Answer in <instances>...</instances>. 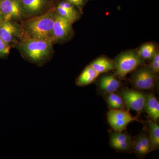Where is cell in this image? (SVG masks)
Returning <instances> with one entry per match:
<instances>
[{
    "label": "cell",
    "mask_w": 159,
    "mask_h": 159,
    "mask_svg": "<svg viewBox=\"0 0 159 159\" xmlns=\"http://www.w3.org/2000/svg\"><path fill=\"white\" fill-rule=\"evenodd\" d=\"M120 85V81L113 75H105L101 77L98 84L99 89L105 94L115 93Z\"/></svg>",
    "instance_id": "13"
},
{
    "label": "cell",
    "mask_w": 159,
    "mask_h": 159,
    "mask_svg": "<svg viewBox=\"0 0 159 159\" xmlns=\"http://www.w3.org/2000/svg\"><path fill=\"white\" fill-rule=\"evenodd\" d=\"M149 139L152 145V151L159 148V126L157 122L152 120L148 123Z\"/></svg>",
    "instance_id": "19"
},
{
    "label": "cell",
    "mask_w": 159,
    "mask_h": 159,
    "mask_svg": "<svg viewBox=\"0 0 159 159\" xmlns=\"http://www.w3.org/2000/svg\"><path fill=\"white\" fill-rule=\"evenodd\" d=\"M3 19L2 16V13H1V10H0V21L3 20Z\"/></svg>",
    "instance_id": "24"
},
{
    "label": "cell",
    "mask_w": 159,
    "mask_h": 159,
    "mask_svg": "<svg viewBox=\"0 0 159 159\" xmlns=\"http://www.w3.org/2000/svg\"><path fill=\"white\" fill-rule=\"evenodd\" d=\"M90 65L99 74L107 73L115 68L114 61L102 56L94 60Z\"/></svg>",
    "instance_id": "16"
},
{
    "label": "cell",
    "mask_w": 159,
    "mask_h": 159,
    "mask_svg": "<svg viewBox=\"0 0 159 159\" xmlns=\"http://www.w3.org/2000/svg\"><path fill=\"white\" fill-rule=\"evenodd\" d=\"M0 10L4 20H20L23 17L20 0H0Z\"/></svg>",
    "instance_id": "8"
},
{
    "label": "cell",
    "mask_w": 159,
    "mask_h": 159,
    "mask_svg": "<svg viewBox=\"0 0 159 159\" xmlns=\"http://www.w3.org/2000/svg\"><path fill=\"white\" fill-rule=\"evenodd\" d=\"M120 95L129 109L135 111L139 114L144 110L146 95L143 93L136 89L124 88L120 92Z\"/></svg>",
    "instance_id": "7"
},
{
    "label": "cell",
    "mask_w": 159,
    "mask_h": 159,
    "mask_svg": "<svg viewBox=\"0 0 159 159\" xmlns=\"http://www.w3.org/2000/svg\"><path fill=\"white\" fill-rule=\"evenodd\" d=\"M149 67L156 74H158L159 72V52L158 50L157 51L154 56L151 59Z\"/></svg>",
    "instance_id": "22"
},
{
    "label": "cell",
    "mask_w": 159,
    "mask_h": 159,
    "mask_svg": "<svg viewBox=\"0 0 159 159\" xmlns=\"http://www.w3.org/2000/svg\"><path fill=\"white\" fill-rule=\"evenodd\" d=\"M114 61L116 74L120 78H124L144 63L137 51L134 50L122 52L116 57Z\"/></svg>",
    "instance_id": "3"
},
{
    "label": "cell",
    "mask_w": 159,
    "mask_h": 159,
    "mask_svg": "<svg viewBox=\"0 0 159 159\" xmlns=\"http://www.w3.org/2000/svg\"><path fill=\"white\" fill-rule=\"evenodd\" d=\"M23 16L30 18L42 15L46 6V0H20Z\"/></svg>",
    "instance_id": "11"
},
{
    "label": "cell",
    "mask_w": 159,
    "mask_h": 159,
    "mask_svg": "<svg viewBox=\"0 0 159 159\" xmlns=\"http://www.w3.org/2000/svg\"><path fill=\"white\" fill-rule=\"evenodd\" d=\"M89 1H90V0H89Z\"/></svg>",
    "instance_id": "25"
},
{
    "label": "cell",
    "mask_w": 159,
    "mask_h": 159,
    "mask_svg": "<svg viewBox=\"0 0 159 159\" xmlns=\"http://www.w3.org/2000/svg\"><path fill=\"white\" fill-rule=\"evenodd\" d=\"M144 110L152 120L157 122L159 118V102L153 94L146 95Z\"/></svg>",
    "instance_id": "14"
},
{
    "label": "cell",
    "mask_w": 159,
    "mask_h": 159,
    "mask_svg": "<svg viewBox=\"0 0 159 159\" xmlns=\"http://www.w3.org/2000/svg\"><path fill=\"white\" fill-rule=\"evenodd\" d=\"M11 46L0 39V58H5L9 55Z\"/></svg>",
    "instance_id": "21"
},
{
    "label": "cell",
    "mask_w": 159,
    "mask_h": 159,
    "mask_svg": "<svg viewBox=\"0 0 159 159\" xmlns=\"http://www.w3.org/2000/svg\"><path fill=\"white\" fill-rule=\"evenodd\" d=\"M157 51L155 44L150 42L143 44L136 51L139 56L144 61L152 59Z\"/></svg>",
    "instance_id": "17"
},
{
    "label": "cell",
    "mask_w": 159,
    "mask_h": 159,
    "mask_svg": "<svg viewBox=\"0 0 159 159\" xmlns=\"http://www.w3.org/2000/svg\"><path fill=\"white\" fill-rule=\"evenodd\" d=\"M55 13L61 17L65 19L73 24L80 18V11L78 10L72 11L61 8L57 6L55 8Z\"/></svg>",
    "instance_id": "20"
},
{
    "label": "cell",
    "mask_w": 159,
    "mask_h": 159,
    "mask_svg": "<svg viewBox=\"0 0 159 159\" xmlns=\"http://www.w3.org/2000/svg\"><path fill=\"white\" fill-rule=\"evenodd\" d=\"M105 99L111 109H125V102L120 95L115 93L106 94Z\"/></svg>",
    "instance_id": "18"
},
{
    "label": "cell",
    "mask_w": 159,
    "mask_h": 159,
    "mask_svg": "<svg viewBox=\"0 0 159 159\" xmlns=\"http://www.w3.org/2000/svg\"><path fill=\"white\" fill-rule=\"evenodd\" d=\"M115 132L110 136V144L115 150L120 152H129L133 150L134 140L126 132Z\"/></svg>",
    "instance_id": "9"
},
{
    "label": "cell",
    "mask_w": 159,
    "mask_h": 159,
    "mask_svg": "<svg viewBox=\"0 0 159 159\" xmlns=\"http://www.w3.org/2000/svg\"><path fill=\"white\" fill-rule=\"evenodd\" d=\"M109 124L115 132L125 130L129 124L134 121L141 122L137 117H134L125 109H111L107 114Z\"/></svg>",
    "instance_id": "5"
},
{
    "label": "cell",
    "mask_w": 159,
    "mask_h": 159,
    "mask_svg": "<svg viewBox=\"0 0 159 159\" xmlns=\"http://www.w3.org/2000/svg\"><path fill=\"white\" fill-rule=\"evenodd\" d=\"M134 71L131 77V82L134 88L139 90L154 89L157 77L149 67H143Z\"/></svg>",
    "instance_id": "4"
},
{
    "label": "cell",
    "mask_w": 159,
    "mask_h": 159,
    "mask_svg": "<svg viewBox=\"0 0 159 159\" xmlns=\"http://www.w3.org/2000/svg\"><path fill=\"white\" fill-rule=\"evenodd\" d=\"M55 14V9H51L43 14L29 18L21 27V39H39L52 42Z\"/></svg>",
    "instance_id": "2"
},
{
    "label": "cell",
    "mask_w": 159,
    "mask_h": 159,
    "mask_svg": "<svg viewBox=\"0 0 159 159\" xmlns=\"http://www.w3.org/2000/svg\"><path fill=\"white\" fill-rule=\"evenodd\" d=\"M75 6L80 12L89 0H66Z\"/></svg>",
    "instance_id": "23"
},
{
    "label": "cell",
    "mask_w": 159,
    "mask_h": 159,
    "mask_svg": "<svg viewBox=\"0 0 159 159\" xmlns=\"http://www.w3.org/2000/svg\"><path fill=\"white\" fill-rule=\"evenodd\" d=\"M53 45L49 40L28 38L21 39L17 47L26 60L40 66L51 60L54 52Z\"/></svg>",
    "instance_id": "1"
},
{
    "label": "cell",
    "mask_w": 159,
    "mask_h": 159,
    "mask_svg": "<svg viewBox=\"0 0 159 159\" xmlns=\"http://www.w3.org/2000/svg\"><path fill=\"white\" fill-rule=\"evenodd\" d=\"M99 74L90 65L86 67L82 73L76 80V84L77 86L84 87L89 85L95 81Z\"/></svg>",
    "instance_id": "15"
},
{
    "label": "cell",
    "mask_w": 159,
    "mask_h": 159,
    "mask_svg": "<svg viewBox=\"0 0 159 159\" xmlns=\"http://www.w3.org/2000/svg\"><path fill=\"white\" fill-rule=\"evenodd\" d=\"M21 38V27L11 21H0V39L10 45L16 41V38Z\"/></svg>",
    "instance_id": "10"
},
{
    "label": "cell",
    "mask_w": 159,
    "mask_h": 159,
    "mask_svg": "<svg viewBox=\"0 0 159 159\" xmlns=\"http://www.w3.org/2000/svg\"><path fill=\"white\" fill-rule=\"evenodd\" d=\"M72 25L55 13L52 37L53 44L65 42L70 39L74 33Z\"/></svg>",
    "instance_id": "6"
},
{
    "label": "cell",
    "mask_w": 159,
    "mask_h": 159,
    "mask_svg": "<svg viewBox=\"0 0 159 159\" xmlns=\"http://www.w3.org/2000/svg\"><path fill=\"white\" fill-rule=\"evenodd\" d=\"M133 151L139 157H144L152 151V145L149 136L146 134H140L134 140Z\"/></svg>",
    "instance_id": "12"
}]
</instances>
